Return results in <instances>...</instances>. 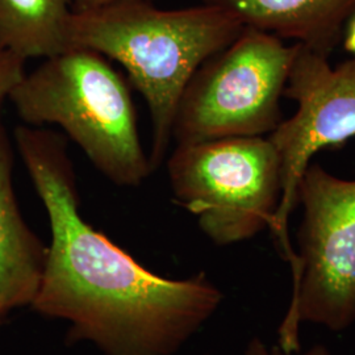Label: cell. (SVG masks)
<instances>
[{
    "label": "cell",
    "mask_w": 355,
    "mask_h": 355,
    "mask_svg": "<svg viewBox=\"0 0 355 355\" xmlns=\"http://www.w3.org/2000/svg\"><path fill=\"white\" fill-rule=\"evenodd\" d=\"M19 155L49 216L51 243L32 308L71 324L70 343L104 355H174L212 318L223 292L204 272L166 279L141 266L79 212L62 135L20 125Z\"/></svg>",
    "instance_id": "1"
},
{
    "label": "cell",
    "mask_w": 355,
    "mask_h": 355,
    "mask_svg": "<svg viewBox=\"0 0 355 355\" xmlns=\"http://www.w3.org/2000/svg\"><path fill=\"white\" fill-rule=\"evenodd\" d=\"M243 28L233 13L211 4L164 11L152 1L120 0L73 12L69 46L92 49L124 66L149 107V159L155 170L168 148L178 103L191 76L229 46Z\"/></svg>",
    "instance_id": "2"
},
{
    "label": "cell",
    "mask_w": 355,
    "mask_h": 355,
    "mask_svg": "<svg viewBox=\"0 0 355 355\" xmlns=\"http://www.w3.org/2000/svg\"><path fill=\"white\" fill-rule=\"evenodd\" d=\"M10 101L31 127L55 124L117 186L135 187L152 174L127 82L105 57L71 48L45 58L12 89Z\"/></svg>",
    "instance_id": "3"
},
{
    "label": "cell",
    "mask_w": 355,
    "mask_h": 355,
    "mask_svg": "<svg viewBox=\"0 0 355 355\" xmlns=\"http://www.w3.org/2000/svg\"><path fill=\"white\" fill-rule=\"evenodd\" d=\"M299 203L292 299L279 328V346L292 355L302 324L343 331L355 322V179L311 164L297 186Z\"/></svg>",
    "instance_id": "4"
},
{
    "label": "cell",
    "mask_w": 355,
    "mask_h": 355,
    "mask_svg": "<svg viewBox=\"0 0 355 355\" xmlns=\"http://www.w3.org/2000/svg\"><path fill=\"white\" fill-rule=\"evenodd\" d=\"M299 44L245 26L191 76L173 121L178 145L263 137L283 121L280 99Z\"/></svg>",
    "instance_id": "5"
},
{
    "label": "cell",
    "mask_w": 355,
    "mask_h": 355,
    "mask_svg": "<svg viewBox=\"0 0 355 355\" xmlns=\"http://www.w3.org/2000/svg\"><path fill=\"white\" fill-rule=\"evenodd\" d=\"M167 171L174 200L218 246L270 229L279 208V158L263 137L178 145Z\"/></svg>",
    "instance_id": "6"
},
{
    "label": "cell",
    "mask_w": 355,
    "mask_h": 355,
    "mask_svg": "<svg viewBox=\"0 0 355 355\" xmlns=\"http://www.w3.org/2000/svg\"><path fill=\"white\" fill-rule=\"evenodd\" d=\"M283 96L296 102L297 111L267 137L278 154L282 180L279 208L270 230L293 266L288 218L297 205L300 179L318 150L355 136V57L331 67L328 57L299 44Z\"/></svg>",
    "instance_id": "7"
},
{
    "label": "cell",
    "mask_w": 355,
    "mask_h": 355,
    "mask_svg": "<svg viewBox=\"0 0 355 355\" xmlns=\"http://www.w3.org/2000/svg\"><path fill=\"white\" fill-rule=\"evenodd\" d=\"M12 168V144L0 121V324L15 309L32 305L48 255L20 214Z\"/></svg>",
    "instance_id": "8"
},
{
    "label": "cell",
    "mask_w": 355,
    "mask_h": 355,
    "mask_svg": "<svg viewBox=\"0 0 355 355\" xmlns=\"http://www.w3.org/2000/svg\"><path fill=\"white\" fill-rule=\"evenodd\" d=\"M233 13L242 24L292 38L329 58L355 12V0H202Z\"/></svg>",
    "instance_id": "9"
},
{
    "label": "cell",
    "mask_w": 355,
    "mask_h": 355,
    "mask_svg": "<svg viewBox=\"0 0 355 355\" xmlns=\"http://www.w3.org/2000/svg\"><path fill=\"white\" fill-rule=\"evenodd\" d=\"M73 0H0V46L21 58L69 51Z\"/></svg>",
    "instance_id": "10"
},
{
    "label": "cell",
    "mask_w": 355,
    "mask_h": 355,
    "mask_svg": "<svg viewBox=\"0 0 355 355\" xmlns=\"http://www.w3.org/2000/svg\"><path fill=\"white\" fill-rule=\"evenodd\" d=\"M24 67V58L0 46V108L6 99H10L12 89L26 76Z\"/></svg>",
    "instance_id": "11"
},
{
    "label": "cell",
    "mask_w": 355,
    "mask_h": 355,
    "mask_svg": "<svg viewBox=\"0 0 355 355\" xmlns=\"http://www.w3.org/2000/svg\"><path fill=\"white\" fill-rule=\"evenodd\" d=\"M245 355H291L287 354L286 352L282 350L279 345L278 346H268L266 343H263L261 338H253L248 347ZM302 355H331L329 349L322 345V343H318L315 346H312L311 349H308L305 353Z\"/></svg>",
    "instance_id": "12"
},
{
    "label": "cell",
    "mask_w": 355,
    "mask_h": 355,
    "mask_svg": "<svg viewBox=\"0 0 355 355\" xmlns=\"http://www.w3.org/2000/svg\"><path fill=\"white\" fill-rule=\"evenodd\" d=\"M114 1H120V0H73V12L91 11V10L114 3ZM144 1H152L153 3L154 0H144Z\"/></svg>",
    "instance_id": "13"
},
{
    "label": "cell",
    "mask_w": 355,
    "mask_h": 355,
    "mask_svg": "<svg viewBox=\"0 0 355 355\" xmlns=\"http://www.w3.org/2000/svg\"><path fill=\"white\" fill-rule=\"evenodd\" d=\"M345 35V49L352 53L355 57V12L347 20L346 31H343Z\"/></svg>",
    "instance_id": "14"
}]
</instances>
